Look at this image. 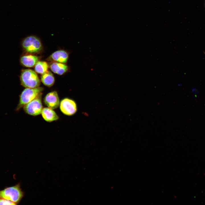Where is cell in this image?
Here are the masks:
<instances>
[{"mask_svg":"<svg viewBox=\"0 0 205 205\" xmlns=\"http://www.w3.org/2000/svg\"><path fill=\"white\" fill-rule=\"evenodd\" d=\"M43 90V88L39 87L35 88H26L19 96V101L16 110L19 111L26 104L42 94Z\"/></svg>","mask_w":205,"mask_h":205,"instance_id":"6da1fadb","label":"cell"},{"mask_svg":"<svg viewBox=\"0 0 205 205\" xmlns=\"http://www.w3.org/2000/svg\"><path fill=\"white\" fill-rule=\"evenodd\" d=\"M21 84L25 88H35L39 87L40 80L36 73L30 69H23L20 76Z\"/></svg>","mask_w":205,"mask_h":205,"instance_id":"7a4b0ae2","label":"cell"},{"mask_svg":"<svg viewBox=\"0 0 205 205\" xmlns=\"http://www.w3.org/2000/svg\"><path fill=\"white\" fill-rule=\"evenodd\" d=\"M23 196L24 193L19 184L0 190V198L11 201L16 204L19 202Z\"/></svg>","mask_w":205,"mask_h":205,"instance_id":"3957f363","label":"cell"},{"mask_svg":"<svg viewBox=\"0 0 205 205\" xmlns=\"http://www.w3.org/2000/svg\"><path fill=\"white\" fill-rule=\"evenodd\" d=\"M22 46L26 52L36 53L40 52L42 48L40 39L33 35L24 38L22 42Z\"/></svg>","mask_w":205,"mask_h":205,"instance_id":"277c9868","label":"cell"},{"mask_svg":"<svg viewBox=\"0 0 205 205\" xmlns=\"http://www.w3.org/2000/svg\"><path fill=\"white\" fill-rule=\"evenodd\" d=\"M41 94L28 102L23 108L24 112L27 114L33 116H38L41 114L43 106Z\"/></svg>","mask_w":205,"mask_h":205,"instance_id":"5b68a950","label":"cell"},{"mask_svg":"<svg viewBox=\"0 0 205 205\" xmlns=\"http://www.w3.org/2000/svg\"><path fill=\"white\" fill-rule=\"evenodd\" d=\"M61 112L67 116H71L77 112V106L75 102L67 97L63 99L60 101L59 106Z\"/></svg>","mask_w":205,"mask_h":205,"instance_id":"8992f818","label":"cell"},{"mask_svg":"<svg viewBox=\"0 0 205 205\" xmlns=\"http://www.w3.org/2000/svg\"><path fill=\"white\" fill-rule=\"evenodd\" d=\"M43 102L47 107L54 110L58 108L60 102L58 92L54 91L48 93L44 97Z\"/></svg>","mask_w":205,"mask_h":205,"instance_id":"52a82bcc","label":"cell"},{"mask_svg":"<svg viewBox=\"0 0 205 205\" xmlns=\"http://www.w3.org/2000/svg\"><path fill=\"white\" fill-rule=\"evenodd\" d=\"M68 58V53L64 50H61L56 51L52 53L48 57V60L64 63L67 62Z\"/></svg>","mask_w":205,"mask_h":205,"instance_id":"ba28073f","label":"cell"},{"mask_svg":"<svg viewBox=\"0 0 205 205\" xmlns=\"http://www.w3.org/2000/svg\"><path fill=\"white\" fill-rule=\"evenodd\" d=\"M41 114L43 119L48 122L56 121L59 118V116L54 109L48 107L43 108Z\"/></svg>","mask_w":205,"mask_h":205,"instance_id":"9c48e42d","label":"cell"},{"mask_svg":"<svg viewBox=\"0 0 205 205\" xmlns=\"http://www.w3.org/2000/svg\"><path fill=\"white\" fill-rule=\"evenodd\" d=\"M39 60L38 57L32 55L24 56L20 59L21 64L24 66L29 67L35 66Z\"/></svg>","mask_w":205,"mask_h":205,"instance_id":"30bf717a","label":"cell"},{"mask_svg":"<svg viewBox=\"0 0 205 205\" xmlns=\"http://www.w3.org/2000/svg\"><path fill=\"white\" fill-rule=\"evenodd\" d=\"M50 67L54 73L60 75H62L68 70V66L63 63L53 62L51 63Z\"/></svg>","mask_w":205,"mask_h":205,"instance_id":"8fae6325","label":"cell"},{"mask_svg":"<svg viewBox=\"0 0 205 205\" xmlns=\"http://www.w3.org/2000/svg\"><path fill=\"white\" fill-rule=\"evenodd\" d=\"M41 81L45 86L48 87L52 86L55 82V78L53 74L49 71H47L41 77Z\"/></svg>","mask_w":205,"mask_h":205,"instance_id":"7c38bea8","label":"cell"},{"mask_svg":"<svg viewBox=\"0 0 205 205\" xmlns=\"http://www.w3.org/2000/svg\"><path fill=\"white\" fill-rule=\"evenodd\" d=\"M48 68V65L46 62L38 61L35 65L34 69L37 73L42 74L47 71Z\"/></svg>","mask_w":205,"mask_h":205,"instance_id":"4fadbf2b","label":"cell"},{"mask_svg":"<svg viewBox=\"0 0 205 205\" xmlns=\"http://www.w3.org/2000/svg\"><path fill=\"white\" fill-rule=\"evenodd\" d=\"M16 204L12 201L3 198H0V205H14Z\"/></svg>","mask_w":205,"mask_h":205,"instance_id":"5bb4252c","label":"cell"}]
</instances>
